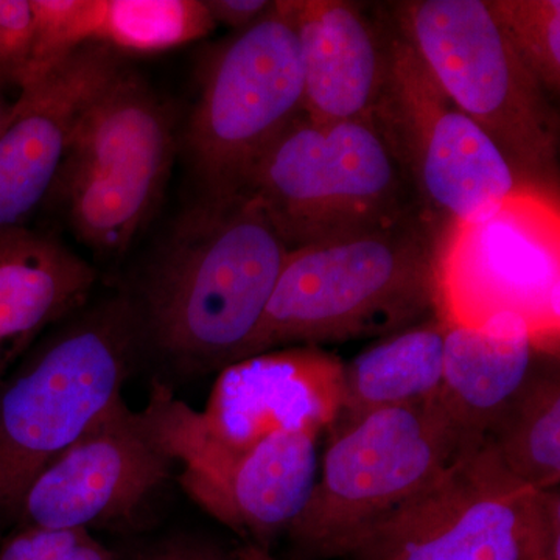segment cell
I'll return each mask as SVG.
<instances>
[{
    "label": "cell",
    "mask_w": 560,
    "mask_h": 560,
    "mask_svg": "<svg viewBox=\"0 0 560 560\" xmlns=\"http://www.w3.org/2000/svg\"><path fill=\"white\" fill-rule=\"evenodd\" d=\"M289 253L248 191L198 195L156 250L139 300L132 298L145 348L178 371L234 363L267 311Z\"/></svg>",
    "instance_id": "1"
},
{
    "label": "cell",
    "mask_w": 560,
    "mask_h": 560,
    "mask_svg": "<svg viewBox=\"0 0 560 560\" xmlns=\"http://www.w3.org/2000/svg\"><path fill=\"white\" fill-rule=\"evenodd\" d=\"M445 230L419 212L382 230L291 249L237 361L293 345L393 335L436 316Z\"/></svg>",
    "instance_id": "2"
},
{
    "label": "cell",
    "mask_w": 560,
    "mask_h": 560,
    "mask_svg": "<svg viewBox=\"0 0 560 560\" xmlns=\"http://www.w3.org/2000/svg\"><path fill=\"white\" fill-rule=\"evenodd\" d=\"M145 348L135 301L108 298L55 326L0 381V525L51 460L110 405Z\"/></svg>",
    "instance_id": "3"
},
{
    "label": "cell",
    "mask_w": 560,
    "mask_h": 560,
    "mask_svg": "<svg viewBox=\"0 0 560 560\" xmlns=\"http://www.w3.org/2000/svg\"><path fill=\"white\" fill-rule=\"evenodd\" d=\"M243 190L290 250L425 212L404 162L372 119L323 125L302 114L265 151Z\"/></svg>",
    "instance_id": "4"
},
{
    "label": "cell",
    "mask_w": 560,
    "mask_h": 560,
    "mask_svg": "<svg viewBox=\"0 0 560 560\" xmlns=\"http://www.w3.org/2000/svg\"><path fill=\"white\" fill-rule=\"evenodd\" d=\"M176 149L171 105L124 66L81 114L49 198L81 245L119 256L160 208Z\"/></svg>",
    "instance_id": "5"
},
{
    "label": "cell",
    "mask_w": 560,
    "mask_h": 560,
    "mask_svg": "<svg viewBox=\"0 0 560 560\" xmlns=\"http://www.w3.org/2000/svg\"><path fill=\"white\" fill-rule=\"evenodd\" d=\"M559 490L518 480L485 438L350 541L353 560H560Z\"/></svg>",
    "instance_id": "6"
},
{
    "label": "cell",
    "mask_w": 560,
    "mask_h": 560,
    "mask_svg": "<svg viewBox=\"0 0 560 560\" xmlns=\"http://www.w3.org/2000/svg\"><path fill=\"white\" fill-rule=\"evenodd\" d=\"M394 21L442 91L503 151L529 186L547 190L558 119L486 0H415Z\"/></svg>",
    "instance_id": "7"
},
{
    "label": "cell",
    "mask_w": 560,
    "mask_h": 560,
    "mask_svg": "<svg viewBox=\"0 0 560 560\" xmlns=\"http://www.w3.org/2000/svg\"><path fill=\"white\" fill-rule=\"evenodd\" d=\"M481 441L452 422L440 394L341 422L291 537L313 556H341L357 536L429 488Z\"/></svg>",
    "instance_id": "8"
},
{
    "label": "cell",
    "mask_w": 560,
    "mask_h": 560,
    "mask_svg": "<svg viewBox=\"0 0 560 560\" xmlns=\"http://www.w3.org/2000/svg\"><path fill=\"white\" fill-rule=\"evenodd\" d=\"M304 114L294 0L270 10L210 55L184 147L205 197L242 191L254 165Z\"/></svg>",
    "instance_id": "9"
},
{
    "label": "cell",
    "mask_w": 560,
    "mask_h": 560,
    "mask_svg": "<svg viewBox=\"0 0 560 560\" xmlns=\"http://www.w3.org/2000/svg\"><path fill=\"white\" fill-rule=\"evenodd\" d=\"M390 27L388 83L372 120L404 162L423 210L447 228L477 224L537 189L445 95L394 18Z\"/></svg>",
    "instance_id": "10"
},
{
    "label": "cell",
    "mask_w": 560,
    "mask_h": 560,
    "mask_svg": "<svg viewBox=\"0 0 560 560\" xmlns=\"http://www.w3.org/2000/svg\"><path fill=\"white\" fill-rule=\"evenodd\" d=\"M559 300L560 220L552 194L523 190L490 219L445 230L436 316L447 326H478L515 313L541 352L558 355Z\"/></svg>",
    "instance_id": "11"
},
{
    "label": "cell",
    "mask_w": 560,
    "mask_h": 560,
    "mask_svg": "<svg viewBox=\"0 0 560 560\" xmlns=\"http://www.w3.org/2000/svg\"><path fill=\"white\" fill-rule=\"evenodd\" d=\"M147 411L183 466L184 489L217 521L264 544L290 530L307 508L319 475L316 434L276 433L228 451L191 429L187 405L165 386H154Z\"/></svg>",
    "instance_id": "12"
},
{
    "label": "cell",
    "mask_w": 560,
    "mask_h": 560,
    "mask_svg": "<svg viewBox=\"0 0 560 560\" xmlns=\"http://www.w3.org/2000/svg\"><path fill=\"white\" fill-rule=\"evenodd\" d=\"M175 459L147 411L117 399L32 482L22 526L90 529L130 518L171 478Z\"/></svg>",
    "instance_id": "13"
},
{
    "label": "cell",
    "mask_w": 560,
    "mask_h": 560,
    "mask_svg": "<svg viewBox=\"0 0 560 560\" xmlns=\"http://www.w3.org/2000/svg\"><path fill=\"white\" fill-rule=\"evenodd\" d=\"M341 401L340 359L316 346H291L224 366L206 410L187 407V419L212 444L246 451L276 433L319 436L337 422Z\"/></svg>",
    "instance_id": "14"
},
{
    "label": "cell",
    "mask_w": 560,
    "mask_h": 560,
    "mask_svg": "<svg viewBox=\"0 0 560 560\" xmlns=\"http://www.w3.org/2000/svg\"><path fill=\"white\" fill-rule=\"evenodd\" d=\"M124 66L117 51L84 44L22 88L0 132V232L24 228L50 197L81 114Z\"/></svg>",
    "instance_id": "15"
},
{
    "label": "cell",
    "mask_w": 560,
    "mask_h": 560,
    "mask_svg": "<svg viewBox=\"0 0 560 560\" xmlns=\"http://www.w3.org/2000/svg\"><path fill=\"white\" fill-rule=\"evenodd\" d=\"M304 116L315 124L370 120L388 83L390 20L377 24L342 0H294Z\"/></svg>",
    "instance_id": "16"
},
{
    "label": "cell",
    "mask_w": 560,
    "mask_h": 560,
    "mask_svg": "<svg viewBox=\"0 0 560 560\" xmlns=\"http://www.w3.org/2000/svg\"><path fill=\"white\" fill-rule=\"evenodd\" d=\"M94 285V268L60 242L25 226L0 232V381Z\"/></svg>",
    "instance_id": "17"
},
{
    "label": "cell",
    "mask_w": 560,
    "mask_h": 560,
    "mask_svg": "<svg viewBox=\"0 0 560 560\" xmlns=\"http://www.w3.org/2000/svg\"><path fill=\"white\" fill-rule=\"evenodd\" d=\"M544 353L515 313H499L478 326L445 327L440 399L452 422L470 440H485Z\"/></svg>",
    "instance_id": "18"
},
{
    "label": "cell",
    "mask_w": 560,
    "mask_h": 560,
    "mask_svg": "<svg viewBox=\"0 0 560 560\" xmlns=\"http://www.w3.org/2000/svg\"><path fill=\"white\" fill-rule=\"evenodd\" d=\"M445 327L444 320L431 316L342 364L337 422L434 399L442 386Z\"/></svg>",
    "instance_id": "19"
},
{
    "label": "cell",
    "mask_w": 560,
    "mask_h": 560,
    "mask_svg": "<svg viewBox=\"0 0 560 560\" xmlns=\"http://www.w3.org/2000/svg\"><path fill=\"white\" fill-rule=\"evenodd\" d=\"M555 357L541 355L486 434L504 466L537 490L558 489L560 481V375Z\"/></svg>",
    "instance_id": "20"
},
{
    "label": "cell",
    "mask_w": 560,
    "mask_h": 560,
    "mask_svg": "<svg viewBox=\"0 0 560 560\" xmlns=\"http://www.w3.org/2000/svg\"><path fill=\"white\" fill-rule=\"evenodd\" d=\"M80 36L117 54L153 55L205 38L215 27L201 0H81Z\"/></svg>",
    "instance_id": "21"
},
{
    "label": "cell",
    "mask_w": 560,
    "mask_h": 560,
    "mask_svg": "<svg viewBox=\"0 0 560 560\" xmlns=\"http://www.w3.org/2000/svg\"><path fill=\"white\" fill-rule=\"evenodd\" d=\"M488 5L526 68L539 80L545 91L558 94L559 0H488Z\"/></svg>",
    "instance_id": "22"
},
{
    "label": "cell",
    "mask_w": 560,
    "mask_h": 560,
    "mask_svg": "<svg viewBox=\"0 0 560 560\" xmlns=\"http://www.w3.org/2000/svg\"><path fill=\"white\" fill-rule=\"evenodd\" d=\"M0 560H116L90 529L22 526L0 548Z\"/></svg>",
    "instance_id": "23"
},
{
    "label": "cell",
    "mask_w": 560,
    "mask_h": 560,
    "mask_svg": "<svg viewBox=\"0 0 560 560\" xmlns=\"http://www.w3.org/2000/svg\"><path fill=\"white\" fill-rule=\"evenodd\" d=\"M31 0H0V90H21L31 70Z\"/></svg>",
    "instance_id": "24"
},
{
    "label": "cell",
    "mask_w": 560,
    "mask_h": 560,
    "mask_svg": "<svg viewBox=\"0 0 560 560\" xmlns=\"http://www.w3.org/2000/svg\"><path fill=\"white\" fill-rule=\"evenodd\" d=\"M210 18L217 24L243 31L259 21L272 2L267 0H202Z\"/></svg>",
    "instance_id": "25"
},
{
    "label": "cell",
    "mask_w": 560,
    "mask_h": 560,
    "mask_svg": "<svg viewBox=\"0 0 560 560\" xmlns=\"http://www.w3.org/2000/svg\"><path fill=\"white\" fill-rule=\"evenodd\" d=\"M140 560H234V558L200 541L176 540L154 548Z\"/></svg>",
    "instance_id": "26"
},
{
    "label": "cell",
    "mask_w": 560,
    "mask_h": 560,
    "mask_svg": "<svg viewBox=\"0 0 560 560\" xmlns=\"http://www.w3.org/2000/svg\"><path fill=\"white\" fill-rule=\"evenodd\" d=\"M234 560H275L265 551L264 547L259 545H248V547L242 548L232 556Z\"/></svg>",
    "instance_id": "27"
},
{
    "label": "cell",
    "mask_w": 560,
    "mask_h": 560,
    "mask_svg": "<svg viewBox=\"0 0 560 560\" xmlns=\"http://www.w3.org/2000/svg\"><path fill=\"white\" fill-rule=\"evenodd\" d=\"M13 103L7 98L5 91L0 90V132L5 130L13 114Z\"/></svg>",
    "instance_id": "28"
}]
</instances>
